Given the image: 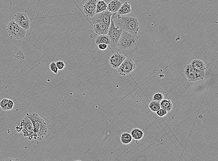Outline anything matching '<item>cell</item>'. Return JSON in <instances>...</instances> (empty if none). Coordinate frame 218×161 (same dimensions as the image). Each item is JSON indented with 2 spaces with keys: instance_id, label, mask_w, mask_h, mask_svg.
<instances>
[{
  "instance_id": "obj_1",
  "label": "cell",
  "mask_w": 218,
  "mask_h": 161,
  "mask_svg": "<svg viewBox=\"0 0 218 161\" xmlns=\"http://www.w3.org/2000/svg\"><path fill=\"white\" fill-rule=\"evenodd\" d=\"M112 17L115 24L123 30L126 31L134 35H137L139 30V21L132 14L120 15L117 13L113 14Z\"/></svg>"
},
{
  "instance_id": "obj_2",
  "label": "cell",
  "mask_w": 218,
  "mask_h": 161,
  "mask_svg": "<svg viewBox=\"0 0 218 161\" xmlns=\"http://www.w3.org/2000/svg\"><path fill=\"white\" fill-rule=\"evenodd\" d=\"M26 116L32 122L35 134V140H43L47 132V125L44 120L36 112L27 113Z\"/></svg>"
},
{
  "instance_id": "obj_3",
  "label": "cell",
  "mask_w": 218,
  "mask_h": 161,
  "mask_svg": "<svg viewBox=\"0 0 218 161\" xmlns=\"http://www.w3.org/2000/svg\"><path fill=\"white\" fill-rule=\"evenodd\" d=\"M139 37L126 31L123 30L118 40L117 47L122 50L130 49L138 42Z\"/></svg>"
},
{
  "instance_id": "obj_4",
  "label": "cell",
  "mask_w": 218,
  "mask_h": 161,
  "mask_svg": "<svg viewBox=\"0 0 218 161\" xmlns=\"http://www.w3.org/2000/svg\"><path fill=\"white\" fill-rule=\"evenodd\" d=\"M122 31V29L116 26L112 16L111 24L109 27L107 35L109 36L110 40V43L109 46L113 49H114L117 47L118 40L120 38Z\"/></svg>"
},
{
  "instance_id": "obj_5",
  "label": "cell",
  "mask_w": 218,
  "mask_h": 161,
  "mask_svg": "<svg viewBox=\"0 0 218 161\" xmlns=\"http://www.w3.org/2000/svg\"><path fill=\"white\" fill-rule=\"evenodd\" d=\"M7 31L11 39L20 40L25 37L26 31L21 28L14 21H11L8 24Z\"/></svg>"
},
{
  "instance_id": "obj_6",
  "label": "cell",
  "mask_w": 218,
  "mask_h": 161,
  "mask_svg": "<svg viewBox=\"0 0 218 161\" xmlns=\"http://www.w3.org/2000/svg\"><path fill=\"white\" fill-rule=\"evenodd\" d=\"M22 129L21 131L24 136H27L28 140L32 139L35 140V134H34L33 124L32 122L29 118L25 116L21 120L20 124Z\"/></svg>"
},
{
  "instance_id": "obj_7",
  "label": "cell",
  "mask_w": 218,
  "mask_h": 161,
  "mask_svg": "<svg viewBox=\"0 0 218 161\" xmlns=\"http://www.w3.org/2000/svg\"><path fill=\"white\" fill-rule=\"evenodd\" d=\"M135 68V64L133 60L126 58L118 67L117 72L120 75L126 76L132 73Z\"/></svg>"
},
{
  "instance_id": "obj_8",
  "label": "cell",
  "mask_w": 218,
  "mask_h": 161,
  "mask_svg": "<svg viewBox=\"0 0 218 161\" xmlns=\"http://www.w3.org/2000/svg\"><path fill=\"white\" fill-rule=\"evenodd\" d=\"M14 21L25 30H28L30 27V18L24 12H19L14 14Z\"/></svg>"
},
{
  "instance_id": "obj_9",
  "label": "cell",
  "mask_w": 218,
  "mask_h": 161,
  "mask_svg": "<svg viewBox=\"0 0 218 161\" xmlns=\"http://www.w3.org/2000/svg\"><path fill=\"white\" fill-rule=\"evenodd\" d=\"M184 74L188 80L191 82L198 81V80H203L204 77L200 75L197 71L192 66L191 64H188L186 66L185 69L184 70Z\"/></svg>"
},
{
  "instance_id": "obj_10",
  "label": "cell",
  "mask_w": 218,
  "mask_h": 161,
  "mask_svg": "<svg viewBox=\"0 0 218 161\" xmlns=\"http://www.w3.org/2000/svg\"><path fill=\"white\" fill-rule=\"evenodd\" d=\"M97 0H87L83 6V12L87 17L92 18L96 14Z\"/></svg>"
},
{
  "instance_id": "obj_11",
  "label": "cell",
  "mask_w": 218,
  "mask_h": 161,
  "mask_svg": "<svg viewBox=\"0 0 218 161\" xmlns=\"http://www.w3.org/2000/svg\"><path fill=\"white\" fill-rule=\"evenodd\" d=\"M113 14V13L106 10L103 12L96 14V15L92 18V21H102L107 26H110Z\"/></svg>"
},
{
  "instance_id": "obj_12",
  "label": "cell",
  "mask_w": 218,
  "mask_h": 161,
  "mask_svg": "<svg viewBox=\"0 0 218 161\" xmlns=\"http://www.w3.org/2000/svg\"><path fill=\"white\" fill-rule=\"evenodd\" d=\"M126 58V56L120 53H114L110 57L109 61L110 65L113 69H117Z\"/></svg>"
},
{
  "instance_id": "obj_13",
  "label": "cell",
  "mask_w": 218,
  "mask_h": 161,
  "mask_svg": "<svg viewBox=\"0 0 218 161\" xmlns=\"http://www.w3.org/2000/svg\"><path fill=\"white\" fill-rule=\"evenodd\" d=\"M94 32L98 35L107 34L109 26H107L103 22L100 21H91Z\"/></svg>"
},
{
  "instance_id": "obj_14",
  "label": "cell",
  "mask_w": 218,
  "mask_h": 161,
  "mask_svg": "<svg viewBox=\"0 0 218 161\" xmlns=\"http://www.w3.org/2000/svg\"><path fill=\"white\" fill-rule=\"evenodd\" d=\"M190 64L200 75L205 77L206 66L203 61L199 59H195L191 61Z\"/></svg>"
},
{
  "instance_id": "obj_15",
  "label": "cell",
  "mask_w": 218,
  "mask_h": 161,
  "mask_svg": "<svg viewBox=\"0 0 218 161\" xmlns=\"http://www.w3.org/2000/svg\"><path fill=\"white\" fill-rule=\"evenodd\" d=\"M122 4V1L120 0H112L107 4V10L113 14L117 13Z\"/></svg>"
},
{
  "instance_id": "obj_16",
  "label": "cell",
  "mask_w": 218,
  "mask_h": 161,
  "mask_svg": "<svg viewBox=\"0 0 218 161\" xmlns=\"http://www.w3.org/2000/svg\"><path fill=\"white\" fill-rule=\"evenodd\" d=\"M132 11L131 6L130 4L126 1L124 3L122 4L117 14L119 15H123L129 14Z\"/></svg>"
},
{
  "instance_id": "obj_17",
  "label": "cell",
  "mask_w": 218,
  "mask_h": 161,
  "mask_svg": "<svg viewBox=\"0 0 218 161\" xmlns=\"http://www.w3.org/2000/svg\"><path fill=\"white\" fill-rule=\"evenodd\" d=\"M160 108L165 110L167 112H170L172 109L173 103L170 99H163L160 101Z\"/></svg>"
},
{
  "instance_id": "obj_18",
  "label": "cell",
  "mask_w": 218,
  "mask_h": 161,
  "mask_svg": "<svg viewBox=\"0 0 218 161\" xmlns=\"http://www.w3.org/2000/svg\"><path fill=\"white\" fill-rule=\"evenodd\" d=\"M95 42L97 45L100 43H104L109 45L110 43L109 36L107 34H101L97 37L95 40Z\"/></svg>"
},
{
  "instance_id": "obj_19",
  "label": "cell",
  "mask_w": 218,
  "mask_h": 161,
  "mask_svg": "<svg viewBox=\"0 0 218 161\" xmlns=\"http://www.w3.org/2000/svg\"><path fill=\"white\" fill-rule=\"evenodd\" d=\"M132 138L136 140H140L144 136V132L142 130L138 128L132 129L131 132Z\"/></svg>"
},
{
  "instance_id": "obj_20",
  "label": "cell",
  "mask_w": 218,
  "mask_h": 161,
  "mask_svg": "<svg viewBox=\"0 0 218 161\" xmlns=\"http://www.w3.org/2000/svg\"><path fill=\"white\" fill-rule=\"evenodd\" d=\"M107 4L103 0L98 1L96 4V14L103 12L104 11L106 10L107 9Z\"/></svg>"
},
{
  "instance_id": "obj_21",
  "label": "cell",
  "mask_w": 218,
  "mask_h": 161,
  "mask_svg": "<svg viewBox=\"0 0 218 161\" xmlns=\"http://www.w3.org/2000/svg\"><path fill=\"white\" fill-rule=\"evenodd\" d=\"M120 141L124 145H128L132 142L133 140L131 134L128 132L122 133L120 136Z\"/></svg>"
},
{
  "instance_id": "obj_22",
  "label": "cell",
  "mask_w": 218,
  "mask_h": 161,
  "mask_svg": "<svg viewBox=\"0 0 218 161\" xmlns=\"http://www.w3.org/2000/svg\"><path fill=\"white\" fill-rule=\"evenodd\" d=\"M160 102L159 101H155V100H152L151 101L149 105V108L150 111L156 112L160 109Z\"/></svg>"
},
{
  "instance_id": "obj_23",
  "label": "cell",
  "mask_w": 218,
  "mask_h": 161,
  "mask_svg": "<svg viewBox=\"0 0 218 161\" xmlns=\"http://www.w3.org/2000/svg\"><path fill=\"white\" fill-rule=\"evenodd\" d=\"M8 99H3L0 101V107L1 109L4 111H7V104Z\"/></svg>"
},
{
  "instance_id": "obj_24",
  "label": "cell",
  "mask_w": 218,
  "mask_h": 161,
  "mask_svg": "<svg viewBox=\"0 0 218 161\" xmlns=\"http://www.w3.org/2000/svg\"><path fill=\"white\" fill-rule=\"evenodd\" d=\"M164 99V95L162 93H156L154 94L153 97V100L155 101H159Z\"/></svg>"
},
{
  "instance_id": "obj_25",
  "label": "cell",
  "mask_w": 218,
  "mask_h": 161,
  "mask_svg": "<svg viewBox=\"0 0 218 161\" xmlns=\"http://www.w3.org/2000/svg\"><path fill=\"white\" fill-rule=\"evenodd\" d=\"M50 70L52 71L54 73L57 74L58 73V70L56 65V62H52L50 65Z\"/></svg>"
},
{
  "instance_id": "obj_26",
  "label": "cell",
  "mask_w": 218,
  "mask_h": 161,
  "mask_svg": "<svg viewBox=\"0 0 218 161\" xmlns=\"http://www.w3.org/2000/svg\"><path fill=\"white\" fill-rule=\"evenodd\" d=\"M156 112V114H157L158 116H160V117H163V116L166 115L168 112L166 110H165L160 108L158 111Z\"/></svg>"
},
{
  "instance_id": "obj_27",
  "label": "cell",
  "mask_w": 218,
  "mask_h": 161,
  "mask_svg": "<svg viewBox=\"0 0 218 161\" xmlns=\"http://www.w3.org/2000/svg\"><path fill=\"white\" fill-rule=\"evenodd\" d=\"M56 65L59 70H62L65 67V64L63 61H57L56 62Z\"/></svg>"
},
{
  "instance_id": "obj_28",
  "label": "cell",
  "mask_w": 218,
  "mask_h": 161,
  "mask_svg": "<svg viewBox=\"0 0 218 161\" xmlns=\"http://www.w3.org/2000/svg\"><path fill=\"white\" fill-rule=\"evenodd\" d=\"M15 58L17 60H23L25 59V56L21 51H18L15 54Z\"/></svg>"
},
{
  "instance_id": "obj_29",
  "label": "cell",
  "mask_w": 218,
  "mask_h": 161,
  "mask_svg": "<svg viewBox=\"0 0 218 161\" xmlns=\"http://www.w3.org/2000/svg\"><path fill=\"white\" fill-rule=\"evenodd\" d=\"M14 106V102L12 100L8 99L7 104V111H10V110L13 109Z\"/></svg>"
},
{
  "instance_id": "obj_30",
  "label": "cell",
  "mask_w": 218,
  "mask_h": 161,
  "mask_svg": "<svg viewBox=\"0 0 218 161\" xmlns=\"http://www.w3.org/2000/svg\"><path fill=\"white\" fill-rule=\"evenodd\" d=\"M98 48L100 50L104 51L106 50L108 47V45L104 43H100L97 45Z\"/></svg>"
},
{
  "instance_id": "obj_31",
  "label": "cell",
  "mask_w": 218,
  "mask_h": 161,
  "mask_svg": "<svg viewBox=\"0 0 218 161\" xmlns=\"http://www.w3.org/2000/svg\"><path fill=\"white\" fill-rule=\"evenodd\" d=\"M4 161H19V159H15V158H6V159H5L4 160H3Z\"/></svg>"
},
{
  "instance_id": "obj_32",
  "label": "cell",
  "mask_w": 218,
  "mask_h": 161,
  "mask_svg": "<svg viewBox=\"0 0 218 161\" xmlns=\"http://www.w3.org/2000/svg\"><path fill=\"white\" fill-rule=\"evenodd\" d=\"M21 129H22V128H21L20 125H19L16 127V129H17V132H21Z\"/></svg>"
},
{
  "instance_id": "obj_33",
  "label": "cell",
  "mask_w": 218,
  "mask_h": 161,
  "mask_svg": "<svg viewBox=\"0 0 218 161\" xmlns=\"http://www.w3.org/2000/svg\"><path fill=\"white\" fill-rule=\"evenodd\" d=\"M202 118V115L200 114V115H199V119H201Z\"/></svg>"
}]
</instances>
